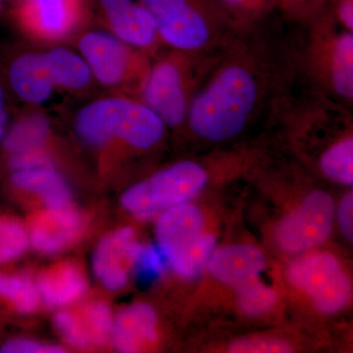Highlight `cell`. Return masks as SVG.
<instances>
[{"label": "cell", "mask_w": 353, "mask_h": 353, "mask_svg": "<svg viewBox=\"0 0 353 353\" xmlns=\"http://www.w3.org/2000/svg\"><path fill=\"white\" fill-rule=\"evenodd\" d=\"M11 181L18 189L38 196L48 208H66L71 202L68 183L52 167L15 170Z\"/></svg>", "instance_id": "18"}, {"label": "cell", "mask_w": 353, "mask_h": 353, "mask_svg": "<svg viewBox=\"0 0 353 353\" xmlns=\"http://www.w3.org/2000/svg\"><path fill=\"white\" fill-rule=\"evenodd\" d=\"M0 297L21 314L34 313L41 301L36 282L23 275L0 274Z\"/></svg>", "instance_id": "22"}, {"label": "cell", "mask_w": 353, "mask_h": 353, "mask_svg": "<svg viewBox=\"0 0 353 353\" xmlns=\"http://www.w3.org/2000/svg\"><path fill=\"white\" fill-rule=\"evenodd\" d=\"M320 166L329 178L345 185H352V137L341 139L329 148L322 155Z\"/></svg>", "instance_id": "23"}, {"label": "cell", "mask_w": 353, "mask_h": 353, "mask_svg": "<svg viewBox=\"0 0 353 353\" xmlns=\"http://www.w3.org/2000/svg\"><path fill=\"white\" fill-rule=\"evenodd\" d=\"M294 288L305 292L316 308L327 314L341 310L352 296V284L340 261L328 252L303 255L288 268Z\"/></svg>", "instance_id": "5"}, {"label": "cell", "mask_w": 353, "mask_h": 353, "mask_svg": "<svg viewBox=\"0 0 353 353\" xmlns=\"http://www.w3.org/2000/svg\"><path fill=\"white\" fill-rule=\"evenodd\" d=\"M87 62L71 51L58 50L43 53H28L13 60L8 79L17 97L39 103L48 99L54 85L81 88L90 82Z\"/></svg>", "instance_id": "3"}, {"label": "cell", "mask_w": 353, "mask_h": 353, "mask_svg": "<svg viewBox=\"0 0 353 353\" xmlns=\"http://www.w3.org/2000/svg\"><path fill=\"white\" fill-rule=\"evenodd\" d=\"M165 124L145 104L122 99L94 102L76 118L81 139L92 145L120 139L139 150L157 145L164 134Z\"/></svg>", "instance_id": "2"}, {"label": "cell", "mask_w": 353, "mask_h": 353, "mask_svg": "<svg viewBox=\"0 0 353 353\" xmlns=\"http://www.w3.org/2000/svg\"><path fill=\"white\" fill-rule=\"evenodd\" d=\"M277 303L275 290L253 279L238 287V303L241 310L250 317H259L268 313Z\"/></svg>", "instance_id": "24"}, {"label": "cell", "mask_w": 353, "mask_h": 353, "mask_svg": "<svg viewBox=\"0 0 353 353\" xmlns=\"http://www.w3.org/2000/svg\"><path fill=\"white\" fill-rule=\"evenodd\" d=\"M215 248V236L201 233L189 245L169 257L167 263L179 277L194 279L208 266Z\"/></svg>", "instance_id": "20"}, {"label": "cell", "mask_w": 353, "mask_h": 353, "mask_svg": "<svg viewBox=\"0 0 353 353\" xmlns=\"http://www.w3.org/2000/svg\"><path fill=\"white\" fill-rule=\"evenodd\" d=\"M339 18L343 25L350 32L353 29V3L352 0H343L339 7Z\"/></svg>", "instance_id": "34"}, {"label": "cell", "mask_w": 353, "mask_h": 353, "mask_svg": "<svg viewBox=\"0 0 353 353\" xmlns=\"http://www.w3.org/2000/svg\"><path fill=\"white\" fill-rule=\"evenodd\" d=\"M106 19L118 38L138 48L154 43L157 28L152 13L134 0H99Z\"/></svg>", "instance_id": "12"}, {"label": "cell", "mask_w": 353, "mask_h": 353, "mask_svg": "<svg viewBox=\"0 0 353 353\" xmlns=\"http://www.w3.org/2000/svg\"><path fill=\"white\" fill-rule=\"evenodd\" d=\"M29 246L27 228L12 218L0 217V265L18 259Z\"/></svg>", "instance_id": "25"}, {"label": "cell", "mask_w": 353, "mask_h": 353, "mask_svg": "<svg viewBox=\"0 0 353 353\" xmlns=\"http://www.w3.org/2000/svg\"><path fill=\"white\" fill-rule=\"evenodd\" d=\"M232 353H289L292 348L285 341L266 336L241 339L229 347Z\"/></svg>", "instance_id": "29"}, {"label": "cell", "mask_w": 353, "mask_h": 353, "mask_svg": "<svg viewBox=\"0 0 353 353\" xmlns=\"http://www.w3.org/2000/svg\"><path fill=\"white\" fill-rule=\"evenodd\" d=\"M334 214V201L327 192H311L279 225L276 240L281 250L296 254L321 245L331 234Z\"/></svg>", "instance_id": "6"}, {"label": "cell", "mask_w": 353, "mask_h": 353, "mask_svg": "<svg viewBox=\"0 0 353 353\" xmlns=\"http://www.w3.org/2000/svg\"><path fill=\"white\" fill-rule=\"evenodd\" d=\"M259 95V82L252 70L246 65H226L190 101V128L208 141L234 138L245 127Z\"/></svg>", "instance_id": "1"}, {"label": "cell", "mask_w": 353, "mask_h": 353, "mask_svg": "<svg viewBox=\"0 0 353 353\" xmlns=\"http://www.w3.org/2000/svg\"><path fill=\"white\" fill-rule=\"evenodd\" d=\"M203 215L194 204L185 202L158 215L155 225L158 248L166 260L201 234Z\"/></svg>", "instance_id": "16"}, {"label": "cell", "mask_w": 353, "mask_h": 353, "mask_svg": "<svg viewBox=\"0 0 353 353\" xmlns=\"http://www.w3.org/2000/svg\"><path fill=\"white\" fill-rule=\"evenodd\" d=\"M326 74L332 88L345 99L353 97V36L348 31L330 39L326 51Z\"/></svg>", "instance_id": "19"}, {"label": "cell", "mask_w": 353, "mask_h": 353, "mask_svg": "<svg viewBox=\"0 0 353 353\" xmlns=\"http://www.w3.org/2000/svg\"><path fill=\"white\" fill-rule=\"evenodd\" d=\"M141 243L134 230L123 227L106 234L99 241L92 266L95 278L105 289L119 290L127 285L130 270L134 268Z\"/></svg>", "instance_id": "9"}, {"label": "cell", "mask_w": 353, "mask_h": 353, "mask_svg": "<svg viewBox=\"0 0 353 353\" xmlns=\"http://www.w3.org/2000/svg\"><path fill=\"white\" fill-rule=\"evenodd\" d=\"M6 104V92L0 83V141L6 137L7 119H8Z\"/></svg>", "instance_id": "35"}, {"label": "cell", "mask_w": 353, "mask_h": 353, "mask_svg": "<svg viewBox=\"0 0 353 353\" xmlns=\"http://www.w3.org/2000/svg\"><path fill=\"white\" fill-rule=\"evenodd\" d=\"M82 318L92 345L101 347L110 338L114 316L108 304L95 301L83 309Z\"/></svg>", "instance_id": "26"}, {"label": "cell", "mask_w": 353, "mask_h": 353, "mask_svg": "<svg viewBox=\"0 0 353 353\" xmlns=\"http://www.w3.org/2000/svg\"><path fill=\"white\" fill-rule=\"evenodd\" d=\"M11 168L15 170H27V169L39 168V167H52L50 157L39 150L19 153L11 155Z\"/></svg>", "instance_id": "31"}, {"label": "cell", "mask_w": 353, "mask_h": 353, "mask_svg": "<svg viewBox=\"0 0 353 353\" xmlns=\"http://www.w3.org/2000/svg\"><path fill=\"white\" fill-rule=\"evenodd\" d=\"M157 316L148 303H137L122 309L114 318L110 339L123 353L139 352L157 343Z\"/></svg>", "instance_id": "13"}, {"label": "cell", "mask_w": 353, "mask_h": 353, "mask_svg": "<svg viewBox=\"0 0 353 353\" xmlns=\"http://www.w3.org/2000/svg\"><path fill=\"white\" fill-rule=\"evenodd\" d=\"M64 348L59 345H48L28 339H15L6 341L0 347L2 353H61Z\"/></svg>", "instance_id": "30"}, {"label": "cell", "mask_w": 353, "mask_h": 353, "mask_svg": "<svg viewBox=\"0 0 353 353\" xmlns=\"http://www.w3.org/2000/svg\"><path fill=\"white\" fill-rule=\"evenodd\" d=\"M152 13L157 32L183 51L199 50L210 41L211 26L194 0H139Z\"/></svg>", "instance_id": "7"}, {"label": "cell", "mask_w": 353, "mask_h": 353, "mask_svg": "<svg viewBox=\"0 0 353 353\" xmlns=\"http://www.w3.org/2000/svg\"><path fill=\"white\" fill-rule=\"evenodd\" d=\"M79 48L99 82L118 85L128 78L132 57L117 39L102 32H90L79 41Z\"/></svg>", "instance_id": "11"}, {"label": "cell", "mask_w": 353, "mask_h": 353, "mask_svg": "<svg viewBox=\"0 0 353 353\" xmlns=\"http://www.w3.org/2000/svg\"><path fill=\"white\" fill-rule=\"evenodd\" d=\"M168 266L166 257L159 248L152 245H141L134 264V270L143 282L159 277Z\"/></svg>", "instance_id": "28"}, {"label": "cell", "mask_w": 353, "mask_h": 353, "mask_svg": "<svg viewBox=\"0 0 353 353\" xmlns=\"http://www.w3.org/2000/svg\"><path fill=\"white\" fill-rule=\"evenodd\" d=\"M265 264L264 254L259 248L231 245L215 248L206 267L218 282L238 288L259 277Z\"/></svg>", "instance_id": "15"}, {"label": "cell", "mask_w": 353, "mask_h": 353, "mask_svg": "<svg viewBox=\"0 0 353 353\" xmlns=\"http://www.w3.org/2000/svg\"><path fill=\"white\" fill-rule=\"evenodd\" d=\"M41 301L50 307H64L85 294L88 282L75 263L57 264L44 271L36 282Z\"/></svg>", "instance_id": "17"}, {"label": "cell", "mask_w": 353, "mask_h": 353, "mask_svg": "<svg viewBox=\"0 0 353 353\" xmlns=\"http://www.w3.org/2000/svg\"><path fill=\"white\" fill-rule=\"evenodd\" d=\"M55 328L71 347L85 350L92 347L82 318L71 311H59L54 317Z\"/></svg>", "instance_id": "27"}, {"label": "cell", "mask_w": 353, "mask_h": 353, "mask_svg": "<svg viewBox=\"0 0 353 353\" xmlns=\"http://www.w3.org/2000/svg\"><path fill=\"white\" fill-rule=\"evenodd\" d=\"M208 176L196 162L182 161L132 185L121 204L139 219H150L167 209L189 202L205 187Z\"/></svg>", "instance_id": "4"}, {"label": "cell", "mask_w": 353, "mask_h": 353, "mask_svg": "<svg viewBox=\"0 0 353 353\" xmlns=\"http://www.w3.org/2000/svg\"><path fill=\"white\" fill-rule=\"evenodd\" d=\"M50 132L48 121L39 115L16 123L4 137V146L11 155L41 150Z\"/></svg>", "instance_id": "21"}, {"label": "cell", "mask_w": 353, "mask_h": 353, "mask_svg": "<svg viewBox=\"0 0 353 353\" xmlns=\"http://www.w3.org/2000/svg\"><path fill=\"white\" fill-rule=\"evenodd\" d=\"M85 8V0H19L16 11L26 25L57 37L80 19Z\"/></svg>", "instance_id": "14"}, {"label": "cell", "mask_w": 353, "mask_h": 353, "mask_svg": "<svg viewBox=\"0 0 353 353\" xmlns=\"http://www.w3.org/2000/svg\"><path fill=\"white\" fill-rule=\"evenodd\" d=\"M338 222L341 234L348 241L353 240V194L348 192L343 197L338 209Z\"/></svg>", "instance_id": "32"}, {"label": "cell", "mask_w": 353, "mask_h": 353, "mask_svg": "<svg viewBox=\"0 0 353 353\" xmlns=\"http://www.w3.org/2000/svg\"><path fill=\"white\" fill-rule=\"evenodd\" d=\"M83 227L82 216L71 206L46 208L28 229L30 245L41 254H57L80 238Z\"/></svg>", "instance_id": "10"}, {"label": "cell", "mask_w": 353, "mask_h": 353, "mask_svg": "<svg viewBox=\"0 0 353 353\" xmlns=\"http://www.w3.org/2000/svg\"><path fill=\"white\" fill-rule=\"evenodd\" d=\"M223 1L234 10L252 12L262 8L267 0H223Z\"/></svg>", "instance_id": "33"}, {"label": "cell", "mask_w": 353, "mask_h": 353, "mask_svg": "<svg viewBox=\"0 0 353 353\" xmlns=\"http://www.w3.org/2000/svg\"><path fill=\"white\" fill-rule=\"evenodd\" d=\"M190 79L185 63L176 58L163 60L148 73L143 99L165 125L178 126L187 119Z\"/></svg>", "instance_id": "8"}]
</instances>
